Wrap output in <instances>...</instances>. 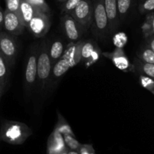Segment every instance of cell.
<instances>
[{
    "label": "cell",
    "instance_id": "1",
    "mask_svg": "<svg viewBox=\"0 0 154 154\" xmlns=\"http://www.w3.org/2000/svg\"><path fill=\"white\" fill-rule=\"evenodd\" d=\"M84 41L70 42L60 60L54 65L51 79L57 80L69 71V69L78 65L81 61V48Z\"/></svg>",
    "mask_w": 154,
    "mask_h": 154
},
{
    "label": "cell",
    "instance_id": "2",
    "mask_svg": "<svg viewBox=\"0 0 154 154\" xmlns=\"http://www.w3.org/2000/svg\"><path fill=\"white\" fill-rule=\"evenodd\" d=\"M32 135V130L26 123L6 120L0 129V140L12 145L23 144Z\"/></svg>",
    "mask_w": 154,
    "mask_h": 154
},
{
    "label": "cell",
    "instance_id": "3",
    "mask_svg": "<svg viewBox=\"0 0 154 154\" xmlns=\"http://www.w3.org/2000/svg\"><path fill=\"white\" fill-rule=\"evenodd\" d=\"M49 42L43 40L38 44L37 57V83L41 91L46 90L51 81L52 64L48 52Z\"/></svg>",
    "mask_w": 154,
    "mask_h": 154
},
{
    "label": "cell",
    "instance_id": "4",
    "mask_svg": "<svg viewBox=\"0 0 154 154\" xmlns=\"http://www.w3.org/2000/svg\"><path fill=\"white\" fill-rule=\"evenodd\" d=\"M38 44H33L29 48L23 72V88L26 96H29L37 81V57Z\"/></svg>",
    "mask_w": 154,
    "mask_h": 154
},
{
    "label": "cell",
    "instance_id": "5",
    "mask_svg": "<svg viewBox=\"0 0 154 154\" xmlns=\"http://www.w3.org/2000/svg\"><path fill=\"white\" fill-rule=\"evenodd\" d=\"M92 30L96 37L102 38L109 33V25L104 0H93Z\"/></svg>",
    "mask_w": 154,
    "mask_h": 154
},
{
    "label": "cell",
    "instance_id": "6",
    "mask_svg": "<svg viewBox=\"0 0 154 154\" xmlns=\"http://www.w3.org/2000/svg\"><path fill=\"white\" fill-rule=\"evenodd\" d=\"M19 52L17 36L0 31V53L6 59L10 66H13Z\"/></svg>",
    "mask_w": 154,
    "mask_h": 154
},
{
    "label": "cell",
    "instance_id": "7",
    "mask_svg": "<svg viewBox=\"0 0 154 154\" xmlns=\"http://www.w3.org/2000/svg\"><path fill=\"white\" fill-rule=\"evenodd\" d=\"M51 22L49 14L36 10L35 14L26 27L29 31L36 38H43L51 29Z\"/></svg>",
    "mask_w": 154,
    "mask_h": 154
},
{
    "label": "cell",
    "instance_id": "8",
    "mask_svg": "<svg viewBox=\"0 0 154 154\" xmlns=\"http://www.w3.org/2000/svg\"><path fill=\"white\" fill-rule=\"evenodd\" d=\"M62 28L65 35L70 42H76L80 40L85 29L77 22L70 14L65 13L61 17Z\"/></svg>",
    "mask_w": 154,
    "mask_h": 154
},
{
    "label": "cell",
    "instance_id": "9",
    "mask_svg": "<svg viewBox=\"0 0 154 154\" xmlns=\"http://www.w3.org/2000/svg\"><path fill=\"white\" fill-rule=\"evenodd\" d=\"M70 14L85 29L88 28L93 20V0H82Z\"/></svg>",
    "mask_w": 154,
    "mask_h": 154
},
{
    "label": "cell",
    "instance_id": "10",
    "mask_svg": "<svg viewBox=\"0 0 154 154\" xmlns=\"http://www.w3.org/2000/svg\"><path fill=\"white\" fill-rule=\"evenodd\" d=\"M25 28V26L23 23L18 14L9 11L6 9L4 11L3 29L5 32L19 36L23 32Z\"/></svg>",
    "mask_w": 154,
    "mask_h": 154
},
{
    "label": "cell",
    "instance_id": "11",
    "mask_svg": "<svg viewBox=\"0 0 154 154\" xmlns=\"http://www.w3.org/2000/svg\"><path fill=\"white\" fill-rule=\"evenodd\" d=\"M102 56L109 59L113 64L120 70L127 72L131 68V63L123 48H116L112 52H104Z\"/></svg>",
    "mask_w": 154,
    "mask_h": 154
},
{
    "label": "cell",
    "instance_id": "12",
    "mask_svg": "<svg viewBox=\"0 0 154 154\" xmlns=\"http://www.w3.org/2000/svg\"><path fill=\"white\" fill-rule=\"evenodd\" d=\"M68 150L65 144L63 135L54 129L48 137L47 144V154H60Z\"/></svg>",
    "mask_w": 154,
    "mask_h": 154
},
{
    "label": "cell",
    "instance_id": "13",
    "mask_svg": "<svg viewBox=\"0 0 154 154\" xmlns=\"http://www.w3.org/2000/svg\"><path fill=\"white\" fill-rule=\"evenodd\" d=\"M104 2L108 20L109 33L113 34V32L117 30L120 23L117 11V0H104Z\"/></svg>",
    "mask_w": 154,
    "mask_h": 154
},
{
    "label": "cell",
    "instance_id": "14",
    "mask_svg": "<svg viewBox=\"0 0 154 154\" xmlns=\"http://www.w3.org/2000/svg\"><path fill=\"white\" fill-rule=\"evenodd\" d=\"M66 43L61 38L56 39L51 44L49 43L48 52H49L50 60H51L52 66H54V65L63 56V53H64L65 50H66Z\"/></svg>",
    "mask_w": 154,
    "mask_h": 154
},
{
    "label": "cell",
    "instance_id": "15",
    "mask_svg": "<svg viewBox=\"0 0 154 154\" xmlns=\"http://www.w3.org/2000/svg\"><path fill=\"white\" fill-rule=\"evenodd\" d=\"M36 11V9H35L30 4H29L25 0H21L20 5L19 14L20 18L22 20L23 23L26 28L29 25V23L33 17Z\"/></svg>",
    "mask_w": 154,
    "mask_h": 154
},
{
    "label": "cell",
    "instance_id": "16",
    "mask_svg": "<svg viewBox=\"0 0 154 154\" xmlns=\"http://www.w3.org/2000/svg\"><path fill=\"white\" fill-rule=\"evenodd\" d=\"M132 66L135 70L139 72L140 74L146 75L154 80V64L144 63V62L141 61L139 59L135 58L134 60Z\"/></svg>",
    "mask_w": 154,
    "mask_h": 154
},
{
    "label": "cell",
    "instance_id": "17",
    "mask_svg": "<svg viewBox=\"0 0 154 154\" xmlns=\"http://www.w3.org/2000/svg\"><path fill=\"white\" fill-rule=\"evenodd\" d=\"M11 66L6 59L0 53V86L5 90L9 75Z\"/></svg>",
    "mask_w": 154,
    "mask_h": 154
},
{
    "label": "cell",
    "instance_id": "18",
    "mask_svg": "<svg viewBox=\"0 0 154 154\" xmlns=\"http://www.w3.org/2000/svg\"><path fill=\"white\" fill-rule=\"evenodd\" d=\"M57 118H58L57 119V123L54 129L63 135H70L72 136H75L70 125L67 123V121L65 120L64 117L60 112H57Z\"/></svg>",
    "mask_w": 154,
    "mask_h": 154
},
{
    "label": "cell",
    "instance_id": "19",
    "mask_svg": "<svg viewBox=\"0 0 154 154\" xmlns=\"http://www.w3.org/2000/svg\"><path fill=\"white\" fill-rule=\"evenodd\" d=\"M137 58L146 63L154 64V52L148 46H143L137 53Z\"/></svg>",
    "mask_w": 154,
    "mask_h": 154
},
{
    "label": "cell",
    "instance_id": "20",
    "mask_svg": "<svg viewBox=\"0 0 154 154\" xmlns=\"http://www.w3.org/2000/svg\"><path fill=\"white\" fill-rule=\"evenodd\" d=\"M141 28L143 34L146 38L154 35V11L147 14Z\"/></svg>",
    "mask_w": 154,
    "mask_h": 154
},
{
    "label": "cell",
    "instance_id": "21",
    "mask_svg": "<svg viewBox=\"0 0 154 154\" xmlns=\"http://www.w3.org/2000/svg\"><path fill=\"white\" fill-rule=\"evenodd\" d=\"M132 0H117L120 23H122L129 14L132 6Z\"/></svg>",
    "mask_w": 154,
    "mask_h": 154
},
{
    "label": "cell",
    "instance_id": "22",
    "mask_svg": "<svg viewBox=\"0 0 154 154\" xmlns=\"http://www.w3.org/2000/svg\"><path fill=\"white\" fill-rule=\"evenodd\" d=\"M96 46H95V43L91 40L84 41L81 48V61L84 63L88 61L91 54H93Z\"/></svg>",
    "mask_w": 154,
    "mask_h": 154
},
{
    "label": "cell",
    "instance_id": "23",
    "mask_svg": "<svg viewBox=\"0 0 154 154\" xmlns=\"http://www.w3.org/2000/svg\"><path fill=\"white\" fill-rule=\"evenodd\" d=\"M25 1H26L29 4L31 5L37 11L44 12L48 14H49L51 12L49 5L45 2V0H25Z\"/></svg>",
    "mask_w": 154,
    "mask_h": 154
},
{
    "label": "cell",
    "instance_id": "24",
    "mask_svg": "<svg viewBox=\"0 0 154 154\" xmlns=\"http://www.w3.org/2000/svg\"><path fill=\"white\" fill-rule=\"evenodd\" d=\"M63 138H64L65 144L69 150H78L81 146V144L75 138V136L70 135H63Z\"/></svg>",
    "mask_w": 154,
    "mask_h": 154
},
{
    "label": "cell",
    "instance_id": "25",
    "mask_svg": "<svg viewBox=\"0 0 154 154\" xmlns=\"http://www.w3.org/2000/svg\"><path fill=\"white\" fill-rule=\"evenodd\" d=\"M127 35L126 33L122 32L117 33L113 37V43L116 48H123V47L127 43Z\"/></svg>",
    "mask_w": 154,
    "mask_h": 154
},
{
    "label": "cell",
    "instance_id": "26",
    "mask_svg": "<svg viewBox=\"0 0 154 154\" xmlns=\"http://www.w3.org/2000/svg\"><path fill=\"white\" fill-rule=\"evenodd\" d=\"M140 84H141L143 87L146 90H149L150 93H152L154 95V80L149 77L146 76L144 75H140L139 76Z\"/></svg>",
    "mask_w": 154,
    "mask_h": 154
},
{
    "label": "cell",
    "instance_id": "27",
    "mask_svg": "<svg viewBox=\"0 0 154 154\" xmlns=\"http://www.w3.org/2000/svg\"><path fill=\"white\" fill-rule=\"evenodd\" d=\"M82 0H66L65 2L62 4L61 11L63 14H71V12L75 8L77 5L79 4Z\"/></svg>",
    "mask_w": 154,
    "mask_h": 154
},
{
    "label": "cell",
    "instance_id": "28",
    "mask_svg": "<svg viewBox=\"0 0 154 154\" xmlns=\"http://www.w3.org/2000/svg\"><path fill=\"white\" fill-rule=\"evenodd\" d=\"M154 11V0H143L139 5V11L141 14L149 13Z\"/></svg>",
    "mask_w": 154,
    "mask_h": 154
},
{
    "label": "cell",
    "instance_id": "29",
    "mask_svg": "<svg viewBox=\"0 0 154 154\" xmlns=\"http://www.w3.org/2000/svg\"><path fill=\"white\" fill-rule=\"evenodd\" d=\"M5 1L6 4V10L14 13H19L21 0H5Z\"/></svg>",
    "mask_w": 154,
    "mask_h": 154
},
{
    "label": "cell",
    "instance_id": "30",
    "mask_svg": "<svg viewBox=\"0 0 154 154\" xmlns=\"http://www.w3.org/2000/svg\"><path fill=\"white\" fill-rule=\"evenodd\" d=\"M100 56H101L100 50H99V48H97V46H96V48H95V50L93 51V54H91V57H90V59L88 60V61L86 62V63H84V65H85L86 67L88 68V67H90V66H92L93 64L96 63V62L99 60V58H100Z\"/></svg>",
    "mask_w": 154,
    "mask_h": 154
},
{
    "label": "cell",
    "instance_id": "31",
    "mask_svg": "<svg viewBox=\"0 0 154 154\" xmlns=\"http://www.w3.org/2000/svg\"><path fill=\"white\" fill-rule=\"evenodd\" d=\"M78 151L79 154H96L93 145L90 144H81V146Z\"/></svg>",
    "mask_w": 154,
    "mask_h": 154
},
{
    "label": "cell",
    "instance_id": "32",
    "mask_svg": "<svg viewBox=\"0 0 154 154\" xmlns=\"http://www.w3.org/2000/svg\"><path fill=\"white\" fill-rule=\"evenodd\" d=\"M147 45L151 48L154 52V35L150 36V37L147 38Z\"/></svg>",
    "mask_w": 154,
    "mask_h": 154
},
{
    "label": "cell",
    "instance_id": "33",
    "mask_svg": "<svg viewBox=\"0 0 154 154\" xmlns=\"http://www.w3.org/2000/svg\"><path fill=\"white\" fill-rule=\"evenodd\" d=\"M3 23H4V11L0 5V31L3 29Z\"/></svg>",
    "mask_w": 154,
    "mask_h": 154
},
{
    "label": "cell",
    "instance_id": "34",
    "mask_svg": "<svg viewBox=\"0 0 154 154\" xmlns=\"http://www.w3.org/2000/svg\"><path fill=\"white\" fill-rule=\"evenodd\" d=\"M67 154H79L78 150H69L68 149Z\"/></svg>",
    "mask_w": 154,
    "mask_h": 154
},
{
    "label": "cell",
    "instance_id": "35",
    "mask_svg": "<svg viewBox=\"0 0 154 154\" xmlns=\"http://www.w3.org/2000/svg\"><path fill=\"white\" fill-rule=\"evenodd\" d=\"M4 92H5V90L1 87V86H0V100H1V98H2V96Z\"/></svg>",
    "mask_w": 154,
    "mask_h": 154
},
{
    "label": "cell",
    "instance_id": "36",
    "mask_svg": "<svg viewBox=\"0 0 154 154\" xmlns=\"http://www.w3.org/2000/svg\"><path fill=\"white\" fill-rule=\"evenodd\" d=\"M66 1V0H57V2H60V3H61V4H63V3L65 2Z\"/></svg>",
    "mask_w": 154,
    "mask_h": 154
},
{
    "label": "cell",
    "instance_id": "37",
    "mask_svg": "<svg viewBox=\"0 0 154 154\" xmlns=\"http://www.w3.org/2000/svg\"><path fill=\"white\" fill-rule=\"evenodd\" d=\"M67 152H68V150H65V151H63V153H61L60 154H67Z\"/></svg>",
    "mask_w": 154,
    "mask_h": 154
}]
</instances>
